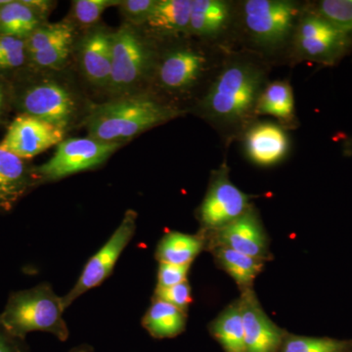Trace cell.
I'll list each match as a JSON object with an SVG mask.
<instances>
[{"label":"cell","instance_id":"cell-1","mask_svg":"<svg viewBox=\"0 0 352 352\" xmlns=\"http://www.w3.org/2000/svg\"><path fill=\"white\" fill-rule=\"evenodd\" d=\"M178 109L146 95H134L101 104L87 119L89 138L102 142L120 143L152 127L177 118Z\"/></svg>","mask_w":352,"mask_h":352},{"label":"cell","instance_id":"cell-2","mask_svg":"<svg viewBox=\"0 0 352 352\" xmlns=\"http://www.w3.org/2000/svg\"><path fill=\"white\" fill-rule=\"evenodd\" d=\"M65 310L63 296H58L50 283L43 282L11 293L0 314V322L20 339L25 340L30 333L44 332L66 342L69 331L64 319Z\"/></svg>","mask_w":352,"mask_h":352},{"label":"cell","instance_id":"cell-3","mask_svg":"<svg viewBox=\"0 0 352 352\" xmlns=\"http://www.w3.org/2000/svg\"><path fill=\"white\" fill-rule=\"evenodd\" d=\"M263 83V73L254 65L244 61L227 65L206 95L204 110L220 124H244L256 113Z\"/></svg>","mask_w":352,"mask_h":352},{"label":"cell","instance_id":"cell-4","mask_svg":"<svg viewBox=\"0 0 352 352\" xmlns=\"http://www.w3.org/2000/svg\"><path fill=\"white\" fill-rule=\"evenodd\" d=\"M352 46V34L342 31L315 11L300 18L296 34V51L303 59L335 66Z\"/></svg>","mask_w":352,"mask_h":352},{"label":"cell","instance_id":"cell-5","mask_svg":"<svg viewBox=\"0 0 352 352\" xmlns=\"http://www.w3.org/2000/svg\"><path fill=\"white\" fill-rule=\"evenodd\" d=\"M122 146L91 138H69L58 145L47 163L38 166L36 175L43 182H55L67 176L101 166Z\"/></svg>","mask_w":352,"mask_h":352},{"label":"cell","instance_id":"cell-6","mask_svg":"<svg viewBox=\"0 0 352 352\" xmlns=\"http://www.w3.org/2000/svg\"><path fill=\"white\" fill-rule=\"evenodd\" d=\"M138 214L133 210H126L120 226L113 231L96 254L85 264L82 274L75 286L63 296L65 308H68L90 289L96 288L112 274L120 256L133 238L136 230Z\"/></svg>","mask_w":352,"mask_h":352},{"label":"cell","instance_id":"cell-7","mask_svg":"<svg viewBox=\"0 0 352 352\" xmlns=\"http://www.w3.org/2000/svg\"><path fill=\"white\" fill-rule=\"evenodd\" d=\"M298 14L296 4L284 0H248L243 7L245 27L252 41L268 48L286 41Z\"/></svg>","mask_w":352,"mask_h":352},{"label":"cell","instance_id":"cell-8","mask_svg":"<svg viewBox=\"0 0 352 352\" xmlns=\"http://www.w3.org/2000/svg\"><path fill=\"white\" fill-rule=\"evenodd\" d=\"M65 129L29 113L18 116L11 122L0 149L22 160L32 159L63 141Z\"/></svg>","mask_w":352,"mask_h":352},{"label":"cell","instance_id":"cell-9","mask_svg":"<svg viewBox=\"0 0 352 352\" xmlns=\"http://www.w3.org/2000/svg\"><path fill=\"white\" fill-rule=\"evenodd\" d=\"M150 55L140 36L129 27L120 28L112 34V66L110 87L115 90L133 87L142 80Z\"/></svg>","mask_w":352,"mask_h":352},{"label":"cell","instance_id":"cell-10","mask_svg":"<svg viewBox=\"0 0 352 352\" xmlns=\"http://www.w3.org/2000/svg\"><path fill=\"white\" fill-rule=\"evenodd\" d=\"M249 200L250 197L230 182L224 168L212 180L201 204V223L219 230L244 214L249 208Z\"/></svg>","mask_w":352,"mask_h":352},{"label":"cell","instance_id":"cell-11","mask_svg":"<svg viewBox=\"0 0 352 352\" xmlns=\"http://www.w3.org/2000/svg\"><path fill=\"white\" fill-rule=\"evenodd\" d=\"M24 108L29 115L65 129L73 118L76 105L66 88L55 82H45L25 94Z\"/></svg>","mask_w":352,"mask_h":352},{"label":"cell","instance_id":"cell-12","mask_svg":"<svg viewBox=\"0 0 352 352\" xmlns=\"http://www.w3.org/2000/svg\"><path fill=\"white\" fill-rule=\"evenodd\" d=\"M217 242L247 256L261 259L267 251L265 234L258 217L252 210H247L231 223L219 229Z\"/></svg>","mask_w":352,"mask_h":352},{"label":"cell","instance_id":"cell-13","mask_svg":"<svg viewBox=\"0 0 352 352\" xmlns=\"http://www.w3.org/2000/svg\"><path fill=\"white\" fill-rule=\"evenodd\" d=\"M205 55L189 47L177 48L164 58L159 69L164 87L179 91L195 85L205 69Z\"/></svg>","mask_w":352,"mask_h":352},{"label":"cell","instance_id":"cell-14","mask_svg":"<svg viewBox=\"0 0 352 352\" xmlns=\"http://www.w3.org/2000/svg\"><path fill=\"white\" fill-rule=\"evenodd\" d=\"M247 352H274L280 344V332L266 316L251 294L240 302Z\"/></svg>","mask_w":352,"mask_h":352},{"label":"cell","instance_id":"cell-15","mask_svg":"<svg viewBox=\"0 0 352 352\" xmlns=\"http://www.w3.org/2000/svg\"><path fill=\"white\" fill-rule=\"evenodd\" d=\"M245 148L248 156L261 166H271L281 161L289 150V139L281 126L261 122L245 134Z\"/></svg>","mask_w":352,"mask_h":352},{"label":"cell","instance_id":"cell-16","mask_svg":"<svg viewBox=\"0 0 352 352\" xmlns=\"http://www.w3.org/2000/svg\"><path fill=\"white\" fill-rule=\"evenodd\" d=\"M80 62L88 80L99 87L110 85L112 66V34L92 32L83 39Z\"/></svg>","mask_w":352,"mask_h":352},{"label":"cell","instance_id":"cell-17","mask_svg":"<svg viewBox=\"0 0 352 352\" xmlns=\"http://www.w3.org/2000/svg\"><path fill=\"white\" fill-rule=\"evenodd\" d=\"M32 177L22 159L0 149V210H9L27 193Z\"/></svg>","mask_w":352,"mask_h":352},{"label":"cell","instance_id":"cell-18","mask_svg":"<svg viewBox=\"0 0 352 352\" xmlns=\"http://www.w3.org/2000/svg\"><path fill=\"white\" fill-rule=\"evenodd\" d=\"M141 323L152 337L157 339L173 338L184 331L186 314L170 303L155 300Z\"/></svg>","mask_w":352,"mask_h":352},{"label":"cell","instance_id":"cell-19","mask_svg":"<svg viewBox=\"0 0 352 352\" xmlns=\"http://www.w3.org/2000/svg\"><path fill=\"white\" fill-rule=\"evenodd\" d=\"M230 17L228 4L219 0L192 1L188 30L198 36H214L226 28Z\"/></svg>","mask_w":352,"mask_h":352},{"label":"cell","instance_id":"cell-20","mask_svg":"<svg viewBox=\"0 0 352 352\" xmlns=\"http://www.w3.org/2000/svg\"><path fill=\"white\" fill-rule=\"evenodd\" d=\"M203 248L204 241L199 236L173 231L160 241L156 258L159 263L190 265Z\"/></svg>","mask_w":352,"mask_h":352},{"label":"cell","instance_id":"cell-21","mask_svg":"<svg viewBox=\"0 0 352 352\" xmlns=\"http://www.w3.org/2000/svg\"><path fill=\"white\" fill-rule=\"evenodd\" d=\"M191 8V0H160L146 23L155 31L166 34L186 31Z\"/></svg>","mask_w":352,"mask_h":352},{"label":"cell","instance_id":"cell-22","mask_svg":"<svg viewBox=\"0 0 352 352\" xmlns=\"http://www.w3.org/2000/svg\"><path fill=\"white\" fill-rule=\"evenodd\" d=\"M256 113L270 115L286 124L295 120L293 89L286 82H271L259 96Z\"/></svg>","mask_w":352,"mask_h":352},{"label":"cell","instance_id":"cell-23","mask_svg":"<svg viewBox=\"0 0 352 352\" xmlns=\"http://www.w3.org/2000/svg\"><path fill=\"white\" fill-rule=\"evenodd\" d=\"M212 333L227 352H247L240 302L227 308L214 323Z\"/></svg>","mask_w":352,"mask_h":352},{"label":"cell","instance_id":"cell-24","mask_svg":"<svg viewBox=\"0 0 352 352\" xmlns=\"http://www.w3.org/2000/svg\"><path fill=\"white\" fill-rule=\"evenodd\" d=\"M36 12L23 1H9L0 7V31L6 36L19 38L38 29Z\"/></svg>","mask_w":352,"mask_h":352},{"label":"cell","instance_id":"cell-25","mask_svg":"<svg viewBox=\"0 0 352 352\" xmlns=\"http://www.w3.org/2000/svg\"><path fill=\"white\" fill-rule=\"evenodd\" d=\"M217 256L224 270L241 287L250 286L263 268L261 259L221 245L217 250Z\"/></svg>","mask_w":352,"mask_h":352},{"label":"cell","instance_id":"cell-26","mask_svg":"<svg viewBox=\"0 0 352 352\" xmlns=\"http://www.w3.org/2000/svg\"><path fill=\"white\" fill-rule=\"evenodd\" d=\"M74 29L68 23H55L38 28L28 41V50L31 54L50 50L53 46L73 41Z\"/></svg>","mask_w":352,"mask_h":352},{"label":"cell","instance_id":"cell-27","mask_svg":"<svg viewBox=\"0 0 352 352\" xmlns=\"http://www.w3.org/2000/svg\"><path fill=\"white\" fill-rule=\"evenodd\" d=\"M314 11L342 31L352 34V0H323Z\"/></svg>","mask_w":352,"mask_h":352},{"label":"cell","instance_id":"cell-28","mask_svg":"<svg viewBox=\"0 0 352 352\" xmlns=\"http://www.w3.org/2000/svg\"><path fill=\"white\" fill-rule=\"evenodd\" d=\"M346 342L326 338L296 337L287 340L284 352H344Z\"/></svg>","mask_w":352,"mask_h":352},{"label":"cell","instance_id":"cell-29","mask_svg":"<svg viewBox=\"0 0 352 352\" xmlns=\"http://www.w3.org/2000/svg\"><path fill=\"white\" fill-rule=\"evenodd\" d=\"M119 4L116 0H76L74 1V16L82 25H94L108 8Z\"/></svg>","mask_w":352,"mask_h":352},{"label":"cell","instance_id":"cell-30","mask_svg":"<svg viewBox=\"0 0 352 352\" xmlns=\"http://www.w3.org/2000/svg\"><path fill=\"white\" fill-rule=\"evenodd\" d=\"M25 43L14 36L0 38V68H17L24 64Z\"/></svg>","mask_w":352,"mask_h":352},{"label":"cell","instance_id":"cell-31","mask_svg":"<svg viewBox=\"0 0 352 352\" xmlns=\"http://www.w3.org/2000/svg\"><path fill=\"white\" fill-rule=\"evenodd\" d=\"M155 300L170 303L183 311H186L192 302L191 288L188 281L186 280L182 283L168 288L157 287L155 289Z\"/></svg>","mask_w":352,"mask_h":352},{"label":"cell","instance_id":"cell-32","mask_svg":"<svg viewBox=\"0 0 352 352\" xmlns=\"http://www.w3.org/2000/svg\"><path fill=\"white\" fill-rule=\"evenodd\" d=\"M156 3L155 0H124L120 1L119 6L126 20L139 25L147 22Z\"/></svg>","mask_w":352,"mask_h":352},{"label":"cell","instance_id":"cell-33","mask_svg":"<svg viewBox=\"0 0 352 352\" xmlns=\"http://www.w3.org/2000/svg\"><path fill=\"white\" fill-rule=\"evenodd\" d=\"M72 43L73 41H67L57 44L50 50L34 53L32 55V60L39 66L45 68L55 69L63 66L71 52Z\"/></svg>","mask_w":352,"mask_h":352},{"label":"cell","instance_id":"cell-34","mask_svg":"<svg viewBox=\"0 0 352 352\" xmlns=\"http://www.w3.org/2000/svg\"><path fill=\"white\" fill-rule=\"evenodd\" d=\"M190 265L160 263L157 287L168 288L186 281Z\"/></svg>","mask_w":352,"mask_h":352},{"label":"cell","instance_id":"cell-35","mask_svg":"<svg viewBox=\"0 0 352 352\" xmlns=\"http://www.w3.org/2000/svg\"><path fill=\"white\" fill-rule=\"evenodd\" d=\"M0 352H30L25 340L8 332L0 322Z\"/></svg>","mask_w":352,"mask_h":352},{"label":"cell","instance_id":"cell-36","mask_svg":"<svg viewBox=\"0 0 352 352\" xmlns=\"http://www.w3.org/2000/svg\"><path fill=\"white\" fill-rule=\"evenodd\" d=\"M28 6L31 7L34 12H46L48 10V7L50 6V2L48 1H23Z\"/></svg>","mask_w":352,"mask_h":352},{"label":"cell","instance_id":"cell-37","mask_svg":"<svg viewBox=\"0 0 352 352\" xmlns=\"http://www.w3.org/2000/svg\"><path fill=\"white\" fill-rule=\"evenodd\" d=\"M67 352H95L94 347L89 344H80L78 346L72 347L69 351Z\"/></svg>","mask_w":352,"mask_h":352},{"label":"cell","instance_id":"cell-38","mask_svg":"<svg viewBox=\"0 0 352 352\" xmlns=\"http://www.w3.org/2000/svg\"><path fill=\"white\" fill-rule=\"evenodd\" d=\"M2 101H3V94H2V89L0 87V109L2 107Z\"/></svg>","mask_w":352,"mask_h":352}]
</instances>
